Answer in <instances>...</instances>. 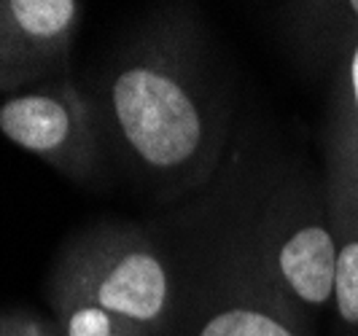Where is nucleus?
I'll return each instance as SVG.
<instances>
[{"mask_svg": "<svg viewBox=\"0 0 358 336\" xmlns=\"http://www.w3.org/2000/svg\"><path fill=\"white\" fill-rule=\"evenodd\" d=\"M110 108L127 145L154 170L183 167L205 140V122L189 89L154 65L119 73L110 84Z\"/></svg>", "mask_w": 358, "mask_h": 336, "instance_id": "1", "label": "nucleus"}, {"mask_svg": "<svg viewBox=\"0 0 358 336\" xmlns=\"http://www.w3.org/2000/svg\"><path fill=\"white\" fill-rule=\"evenodd\" d=\"M81 6L73 0L0 3V89L17 87L65 46Z\"/></svg>", "mask_w": 358, "mask_h": 336, "instance_id": "2", "label": "nucleus"}, {"mask_svg": "<svg viewBox=\"0 0 358 336\" xmlns=\"http://www.w3.org/2000/svg\"><path fill=\"white\" fill-rule=\"evenodd\" d=\"M170 277L162 261L148 250H127L103 272L92 288V301L113 318L151 326L164 315Z\"/></svg>", "mask_w": 358, "mask_h": 336, "instance_id": "3", "label": "nucleus"}, {"mask_svg": "<svg viewBox=\"0 0 358 336\" xmlns=\"http://www.w3.org/2000/svg\"><path fill=\"white\" fill-rule=\"evenodd\" d=\"M0 135L22 151L59 161L76 138V113L65 97L52 92L14 94L0 103Z\"/></svg>", "mask_w": 358, "mask_h": 336, "instance_id": "4", "label": "nucleus"}, {"mask_svg": "<svg viewBox=\"0 0 358 336\" xmlns=\"http://www.w3.org/2000/svg\"><path fill=\"white\" fill-rule=\"evenodd\" d=\"M337 245L321 226L294 231L280 248V272L291 291L307 304H323L334 293Z\"/></svg>", "mask_w": 358, "mask_h": 336, "instance_id": "5", "label": "nucleus"}, {"mask_svg": "<svg viewBox=\"0 0 358 336\" xmlns=\"http://www.w3.org/2000/svg\"><path fill=\"white\" fill-rule=\"evenodd\" d=\"M199 336H294L283 323L269 318L267 312L259 309H248V307H234V309H224L215 312L208 320Z\"/></svg>", "mask_w": 358, "mask_h": 336, "instance_id": "6", "label": "nucleus"}, {"mask_svg": "<svg viewBox=\"0 0 358 336\" xmlns=\"http://www.w3.org/2000/svg\"><path fill=\"white\" fill-rule=\"evenodd\" d=\"M337 309L345 323H358V242H348L337 256L334 275Z\"/></svg>", "mask_w": 358, "mask_h": 336, "instance_id": "7", "label": "nucleus"}, {"mask_svg": "<svg viewBox=\"0 0 358 336\" xmlns=\"http://www.w3.org/2000/svg\"><path fill=\"white\" fill-rule=\"evenodd\" d=\"M124 320L113 318L94 301H84L73 307L65 320V336H119Z\"/></svg>", "mask_w": 358, "mask_h": 336, "instance_id": "8", "label": "nucleus"}, {"mask_svg": "<svg viewBox=\"0 0 358 336\" xmlns=\"http://www.w3.org/2000/svg\"><path fill=\"white\" fill-rule=\"evenodd\" d=\"M6 336H46L41 334V328L36 326H27V323H19V320H0Z\"/></svg>", "mask_w": 358, "mask_h": 336, "instance_id": "9", "label": "nucleus"}, {"mask_svg": "<svg viewBox=\"0 0 358 336\" xmlns=\"http://www.w3.org/2000/svg\"><path fill=\"white\" fill-rule=\"evenodd\" d=\"M350 84H353V100H356L358 108V49L353 54V65H350Z\"/></svg>", "mask_w": 358, "mask_h": 336, "instance_id": "10", "label": "nucleus"}, {"mask_svg": "<svg viewBox=\"0 0 358 336\" xmlns=\"http://www.w3.org/2000/svg\"><path fill=\"white\" fill-rule=\"evenodd\" d=\"M350 8L356 11V17H358V0H353V3H350Z\"/></svg>", "mask_w": 358, "mask_h": 336, "instance_id": "11", "label": "nucleus"}]
</instances>
